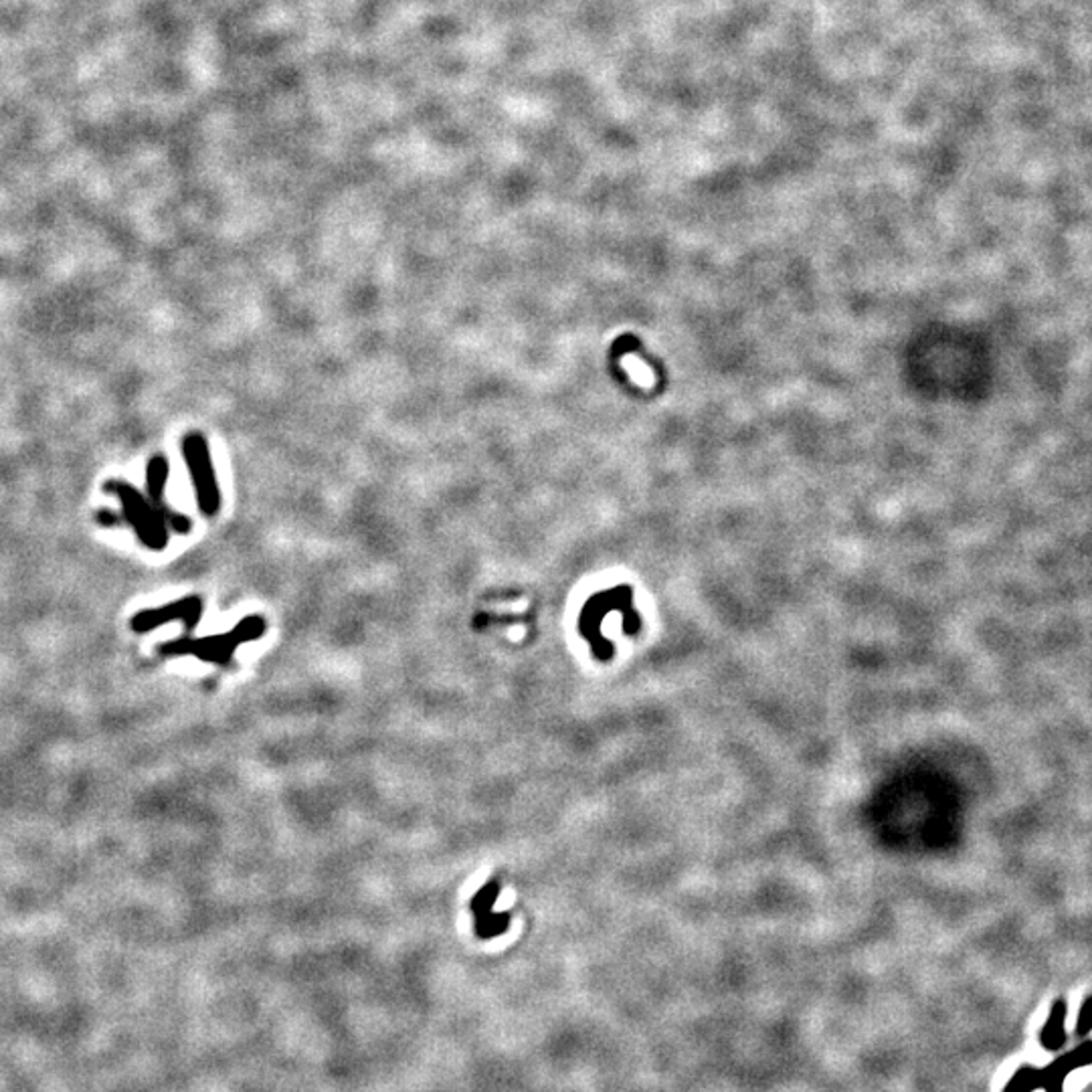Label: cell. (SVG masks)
<instances>
[{
	"instance_id": "1",
	"label": "cell",
	"mask_w": 1092,
	"mask_h": 1092,
	"mask_svg": "<svg viewBox=\"0 0 1092 1092\" xmlns=\"http://www.w3.org/2000/svg\"><path fill=\"white\" fill-rule=\"evenodd\" d=\"M1092 1065V1040L1072 1048L1050 1062L1044 1069L1023 1065L1010 1078L1003 1092H1065V1082L1074 1070L1087 1069Z\"/></svg>"
},
{
	"instance_id": "2",
	"label": "cell",
	"mask_w": 1092,
	"mask_h": 1092,
	"mask_svg": "<svg viewBox=\"0 0 1092 1092\" xmlns=\"http://www.w3.org/2000/svg\"><path fill=\"white\" fill-rule=\"evenodd\" d=\"M104 489L119 498L124 522L134 529L140 542L152 551H163L168 542V526L164 522L163 514L152 506V502L146 500L140 489L124 480H110L106 482Z\"/></svg>"
},
{
	"instance_id": "3",
	"label": "cell",
	"mask_w": 1092,
	"mask_h": 1092,
	"mask_svg": "<svg viewBox=\"0 0 1092 1092\" xmlns=\"http://www.w3.org/2000/svg\"><path fill=\"white\" fill-rule=\"evenodd\" d=\"M183 454H185L186 467H188L192 486L197 492L199 508L205 516H215L221 506V492H219V484L215 478L209 445L203 438V433H199V431L186 433V438L183 440Z\"/></svg>"
},
{
	"instance_id": "4",
	"label": "cell",
	"mask_w": 1092,
	"mask_h": 1092,
	"mask_svg": "<svg viewBox=\"0 0 1092 1092\" xmlns=\"http://www.w3.org/2000/svg\"><path fill=\"white\" fill-rule=\"evenodd\" d=\"M168 471H170V465H168V460L164 458L163 454L152 456L150 462L146 465V494H148V500L152 502V506L163 514L166 526H170L172 531L185 535V533L190 531V520L183 516V514L168 508L166 502H164V489H166V482H168Z\"/></svg>"
},
{
	"instance_id": "5",
	"label": "cell",
	"mask_w": 1092,
	"mask_h": 1092,
	"mask_svg": "<svg viewBox=\"0 0 1092 1092\" xmlns=\"http://www.w3.org/2000/svg\"><path fill=\"white\" fill-rule=\"evenodd\" d=\"M1067 1016H1069V1003L1062 1000H1056L1050 1007V1014H1048L1047 1023L1040 1032V1044L1050 1050V1052H1058L1060 1048H1065L1067 1040H1069V1034H1067Z\"/></svg>"
},
{
	"instance_id": "6",
	"label": "cell",
	"mask_w": 1092,
	"mask_h": 1092,
	"mask_svg": "<svg viewBox=\"0 0 1092 1092\" xmlns=\"http://www.w3.org/2000/svg\"><path fill=\"white\" fill-rule=\"evenodd\" d=\"M1092 1032V996H1089L1087 1000L1082 1001L1080 1010H1078V1020H1076V1036L1085 1038Z\"/></svg>"
},
{
	"instance_id": "7",
	"label": "cell",
	"mask_w": 1092,
	"mask_h": 1092,
	"mask_svg": "<svg viewBox=\"0 0 1092 1092\" xmlns=\"http://www.w3.org/2000/svg\"><path fill=\"white\" fill-rule=\"evenodd\" d=\"M119 518H124V516H117V514H114L112 511H99L95 514V520H97V522H101V524H106V526L122 524V520H119Z\"/></svg>"
}]
</instances>
